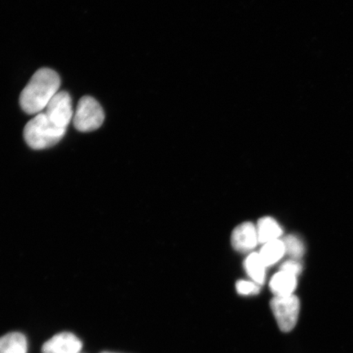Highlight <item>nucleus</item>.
Segmentation results:
<instances>
[{
	"mask_svg": "<svg viewBox=\"0 0 353 353\" xmlns=\"http://www.w3.org/2000/svg\"><path fill=\"white\" fill-rule=\"evenodd\" d=\"M259 243L257 228L252 223H244L234 229L232 235L233 248L241 253L252 250Z\"/></svg>",
	"mask_w": 353,
	"mask_h": 353,
	"instance_id": "nucleus-7",
	"label": "nucleus"
},
{
	"mask_svg": "<svg viewBox=\"0 0 353 353\" xmlns=\"http://www.w3.org/2000/svg\"><path fill=\"white\" fill-rule=\"evenodd\" d=\"M65 132L66 130L56 126L48 120L46 113L41 112L26 123L23 135L30 148L43 150L59 143Z\"/></svg>",
	"mask_w": 353,
	"mask_h": 353,
	"instance_id": "nucleus-2",
	"label": "nucleus"
},
{
	"mask_svg": "<svg viewBox=\"0 0 353 353\" xmlns=\"http://www.w3.org/2000/svg\"><path fill=\"white\" fill-rule=\"evenodd\" d=\"M61 79L54 70L41 68L33 74L20 95V105L26 114L41 113L59 92Z\"/></svg>",
	"mask_w": 353,
	"mask_h": 353,
	"instance_id": "nucleus-1",
	"label": "nucleus"
},
{
	"mask_svg": "<svg viewBox=\"0 0 353 353\" xmlns=\"http://www.w3.org/2000/svg\"><path fill=\"white\" fill-rule=\"evenodd\" d=\"M46 117L61 129L66 130L73 118L72 101L68 92L60 91L46 108Z\"/></svg>",
	"mask_w": 353,
	"mask_h": 353,
	"instance_id": "nucleus-5",
	"label": "nucleus"
},
{
	"mask_svg": "<svg viewBox=\"0 0 353 353\" xmlns=\"http://www.w3.org/2000/svg\"><path fill=\"white\" fill-rule=\"evenodd\" d=\"M82 347L83 343L76 334L63 332L44 343L42 353H79Z\"/></svg>",
	"mask_w": 353,
	"mask_h": 353,
	"instance_id": "nucleus-6",
	"label": "nucleus"
},
{
	"mask_svg": "<svg viewBox=\"0 0 353 353\" xmlns=\"http://www.w3.org/2000/svg\"><path fill=\"white\" fill-rule=\"evenodd\" d=\"M28 339L23 334L12 332L0 337V353H28Z\"/></svg>",
	"mask_w": 353,
	"mask_h": 353,
	"instance_id": "nucleus-9",
	"label": "nucleus"
},
{
	"mask_svg": "<svg viewBox=\"0 0 353 353\" xmlns=\"http://www.w3.org/2000/svg\"><path fill=\"white\" fill-rule=\"evenodd\" d=\"M257 233L259 242L266 244L268 242L279 239L282 230L275 219L265 217L259 221Z\"/></svg>",
	"mask_w": 353,
	"mask_h": 353,
	"instance_id": "nucleus-10",
	"label": "nucleus"
},
{
	"mask_svg": "<svg viewBox=\"0 0 353 353\" xmlns=\"http://www.w3.org/2000/svg\"><path fill=\"white\" fill-rule=\"evenodd\" d=\"M285 253L288 254L293 259H299L302 257L305 251L303 243L296 236L290 235L283 241Z\"/></svg>",
	"mask_w": 353,
	"mask_h": 353,
	"instance_id": "nucleus-13",
	"label": "nucleus"
},
{
	"mask_svg": "<svg viewBox=\"0 0 353 353\" xmlns=\"http://www.w3.org/2000/svg\"><path fill=\"white\" fill-rule=\"evenodd\" d=\"M281 271L290 273L294 276H298L302 271V266L296 260L292 259L285 262L281 265Z\"/></svg>",
	"mask_w": 353,
	"mask_h": 353,
	"instance_id": "nucleus-15",
	"label": "nucleus"
},
{
	"mask_svg": "<svg viewBox=\"0 0 353 353\" xmlns=\"http://www.w3.org/2000/svg\"><path fill=\"white\" fill-rule=\"evenodd\" d=\"M271 309L282 332H290L296 325L300 301L294 294L290 296H275L270 303Z\"/></svg>",
	"mask_w": 353,
	"mask_h": 353,
	"instance_id": "nucleus-4",
	"label": "nucleus"
},
{
	"mask_svg": "<svg viewBox=\"0 0 353 353\" xmlns=\"http://www.w3.org/2000/svg\"><path fill=\"white\" fill-rule=\"evenodd\" d=\"M269 286L275 296H290L296 289L297 276L280 271L272 276Z\"/></svg>",
	"mask_w": 353,
	"mask_h": 353,
	"instance_id": "nucleus-8",
	"label": "nucleus"
},
{
	"mask_svg": "<svg viewBox=\"0 0 353 353\" xmlns=\"http://www.w3.org/2000/svg\"><path fill=\"white\" fill-rule=\"evenodd\" d=\"M101 353H117V352H101Z\"/></svg>",
	"mask_w": 353,
	"mask_h": 353,
	"instance_id": "nucleus-16",
	"label": "nucleus"
},
{
	"mask_svg": "<svg viewBox=\"0 0 353 353\" xmlns=\"http://www.w3.org/2000/svg\"><path fill=\"white\" fill-rule=\"evenodd\" d=\"M285 253V250L283 241L278 239L264 244L259 254L261 256L265 265L268 267L279 261L283 257Z\"/></svg>",
	"mask_w": 353,
	"mask_h": 353,
	"instance_id": "nucleus-12",
	"label": "nucleus"
},
{
	"mask_svg": "<svg viewBox=\"0 0 353 353\" xmlns=\"http://www.w3.org/2000/svg\"><path fill=\"white\" fill-rule=\"evenodd\" d=\"M105 114L99 101L90 96L83 97L77 105L73 123L79 132H92L103 125Z\"/></svg>",
	"mask_w": 353,
	"mask_h": 353,
	"instance_id": "nucleus-3",
	"label": "nucleus"
},
{
	"mask_svg": "<svg viewBox=\"0 0 353 353\" xmlns=\"http://www.w3.org/2000/svg\"><path fill=\"white\" fill-rule=\"evenodd\" d=\"M236 287L238 294L241 295L257 294L260 290V285L253 281H239Z\"/></svg>",
	"mask_w": 353,
	"mask_h": 353,
	"instance_id": "nucleus-14",
	"label": "nucleus"
},
{
	"mask_svg": "<svg viewBox=\"0 0 353 353\" xmlns=\"http://www.w3.org/2000/svg\"><path fill=\"white\" fill-rule=\"evenodd\" d=\"M266 265L258 253L250 254L245 261V268L248 275L255 283L262 285L266 277Z\"/></svg>",
	"mask_w": 353,
	"mask_h": 353,
	"instance_id": "nucleus-11",
	"label": "nucleus"
}]
</instances>
